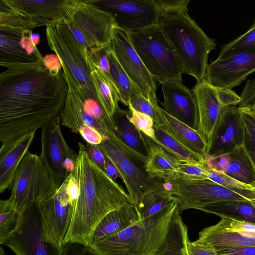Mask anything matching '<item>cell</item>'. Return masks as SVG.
I'll list each match as a JSON object with an SVG mask.
<instances>
[{
	"label": "cell",
	"mask_w": 255,
	"mask_h": 255,
	"mask_svg": "<svg viewBox=\"0 0 255 255\" xmlns=\"http://www.w3.org/2000/svg\"><path fill=\"white\" fill-rule=\"evenodd\" d=\"M176 209L167 235L154 255H189L188 228Z\"/></svg>",
	"instance_id": "obj_30"
},
{
	"label": "cell",
	"mask_w": 255,
	"mask_h": 255,
	"mask_svg": "<svg viewBox=\"0 0 255 255\" xmlns=\"http://www.w3.org/2000/svg\"><path fill=\"white\" fill-rule=\"evenodd\" d=\"M64 22L78 43L87 49L108 46L116 25L113 15L93 0H77Z\"/></svg>",
	"instance_id": "obj_8"
},
{
	"label": "cell",
	"mask_w": 255,
	"mask_h": 255,
	"mask_svg": "<svg viewBox=\"0 0 255 255\" xmlns=\"http://www.w3.org/2000/svg\"><path fill=\"white\" fill-rule=\"evenodd\" d=\"M193 92L198 105L199 117L198 129L208 141L213 133L224 107L218 100L217 89L209 84L205 80L197 82Z\"/></svg>",
	"instance_id": "obj_23"
},
{
	"label": "cell",
	"mask_w": 255,
	"mask_h": 255,
	"mask_svg": "<svg viewBox=\"0 0 255 255\" xmlns=\"http://www.w3.org/2000/svg\"><path fill=\"white\" fill-rule=\"evenodd\" d=\"M106 156V155H105ZM105 171L113 180L117 181L118 177L120 175L111 161L106 156Z\"/></svg>",
	"instance_id": "obj_51"
},
{
	"label": "cell",
	"mask_w": 255,
	"mask_h": 255,
	"mask_svg": "<svg viewBox=\"0 0 255 255\" xmlns=\"http://www.w3.org/2000/svg\"><path fill=\"white\" fill-rule=\"evenodd\" d=\"M44 228L49 240L63 251L75 205L70 201L66 181L53 195L38 202Z\"/></svg>",
	"instance_id": "obj_15"
},
{
	"label": "cell",
	"mask_w": 255,
	"mask_h": 255,
	"mask_svg": "<svg viewBox=\"0 0 255 255\" xmlns=\"http://www.w3.org/2000/svg\"><path fill=\"white\" fill-rule=\"evenodd\" d=\"M208 178L209 179L227 187L242 190H255V186L241 183L222 172L209 168Z\"/></svg>",
	"instance_id": "obj_42"
},
{
	"label": "cell",
	"mask_w": 255,
	"mask_h": 255,
	"mask_svg": "<svg viewBox=\"0 0 255 255\" xmlns=\"http://www.w3.org/2000/svg\"><path fill=\"white\" fill-rule=\"evenodd\" d=\"M217 93L218 100L223 107L237 106L241 102L240 96L231 89H217Z\"/></svg>",
	"instance_id": "obj_45"
},
{
	"label": "cell",
	"mask_w": 255,
	"mask_h": 255,
	"mask_svg": "<svg viewBox=\"0 0 255 255\" xmlns=\"http://www.w3.org/2000/svg\"><path fill=\"white\" fill-rule=\"evenodd\" d=\"M255 50V19L252 26L245 33L222 46L218 58L239 52Z\"/></svg>",
	"instance_id": "obj_37"
},
{
	"label": "cell",
	"mask_w": 255,
	"mask_h": 255,
	"mask_svg": "<svg viewBox=\"0 0 255 255\" xmlns=\"http://www.w3.org/2000/svg\"><path fill=\"white\" fill-rule=\"evenodd\" d=\"M33 30L0 26V65L42 61L37 48L40 35Z\"/></svg>",
	"instance_id": "obj_17"
},
{
	"label": "cell",
	"mask_w": 255,
	"mask_h": 255,
	"mask_svg": "<svg viewBox=\"0 0 255 255\" xmlns=\"http://www.w3.org/2000/svg\"><path fill=\"white\" fill-rule=\"evenodd\" d=\"M99 146L113 163L125 183L131 203L137 204L148 192L165 188L163 180L152 177L145 169L147 157L131 149L108 128Z\"/></svg>",
	"instance_id": "obj_5"
},
{
	"label": "cell",
	"mask_w": 255,
	"mask_h": 255,
	"mask_svg": "<svg viewBox=\"0 0 255 255\" xmlns=\"http://www.w3.org/2000/svg\"><path fill=\"white\" fill-rule=\"evenodd\" d=\"M238 109L244 132L243 145L255 168V113L249 107Z\"/></svg>",
	"instance_id": "obj_36"
},
{
	"label": "cell",
	"mask_w": 255,
	"mask_h": 255,
	"mask_svg": "<svg viewBox=\"0 0 255 255\" xmlns=\"http://www.w3.org/2000/svg\"><path fill=\"white\" fill-rule=\"evenodd\" d=\"M175 168L177 175L193 179H209L208 168L205 160H183L177 159Z\"/></svg>",
	"instance_id": "obj_39"
},
{
	"label": "cell",
	"mask_w": 255,
	"mask_h": 255,
	"mask_svg": "<svg viewBox=\"0 0 255 255\" xmlns=\"http://www.w3.org/2000/svg\"><path fill=\"white\" fill-rule=\"evenodd\" d=\"M241 100L238 108L250 107L255 101V78L247 81L240 95Z\"/></svg>",
	"instance_id": "obj_44"
},
{
	"label": "cell",
	"mask_w": 255,
	"mask_h": 255,
	"mask_svg": "<svg viewBox=\"0 0 255 255\" xmlns=\"http://www.w3.org/2000/svg\"><path fill=\"white\" fill-rule=\"evenodd\" d=\"M137 111L152 118L154 123L158 124L160 120L159 106H153L149 101L141 94L133 99L129 104Z\"/></svg>",
	"instance_id": "obj_41"
},
{
	"label": "cell",
	"mask_w": 255,
	"mask_h": 255,
	"mask_svg": "<svg viewBox=\"0 0 255 255\" xmlns=\"http://www.w3.org/2000/svg\"><path fill=\"white\" fill-rule=\"evenodd\" d=\"M156 143L179 160L204 161L190 149L164 131L158 124L154 123Z\"/></svg>",
	"instance_id": "obj_34"
},
{
	"label": "cell",
	"mask_w": 255,
	"mask_h": 255,
	"mask_svg": "<svg viewBox=\"0 0 255 255\" xmlns=\"http://www.w3.org/2000/svg\"><path fill=\"white\" fill-rule=\"evenodd\" d=\"M198 241L216 251L236 247H255V224L223 217L199 233Z\"/></svg>",
	"instance_id": "obj_18"
},
{
	"label": "cell",
	"mask_w": 255,
	"mask_h": 255,
	"mask_svg": "<svg viewBox=\"0 0 255 255\" xmlns=\"http://www.w3.org/2000/svg\"><path fill=\"white\" fill-rule=\"evenodd\" d=\"M45 34L50 49L65 64L83 93L99 103L85 57L84 48L76 40L65 22L62 21L46 26Z\"/></svg>",
	"instance_id": "obj_10"
},
{
	"label": "cell",
	"mask_w": 255,
	"mask_h": 255,
	"mask_svg": "<svg viewBox=\"0 0 255 255\" xmlns=\"http://www.w3.org/2000/svg\"><path fill=\"white\" fill-rule=\"evenodd\" d=\"M178 207L173 201L161 211L91 245L88 251L95 255H154L167 235Z\"/></svg>",
	"instance_id": "obj_4"
},
{
	"label": "cell",
	"mask_w": 255,
	"mask_h": 255,
	"mask_svg": "<svg viewBox=\"0 0 255 255\" xmlns=\"http://www.w3.org/2000/svg\"><path fill=\"white\" fill-rule=\"evenodd\" d=\"M243 139L242 122L238 107H224L213 133L207 141L206 156L229 153L242 145Z\"/></svg>",
	"instance_id": "obj_19"
},
{
	"label": "cell",
	"mask_w": 255,
	"mask_h": 255,
	"mask_svg": "<svg viewBox=\"0 0 255 255\" xmlns=\"http://www.w3.org/2000/svg\"><path fill=\"white\" fill-rule=\"evenodd\" d=\"M159 111L160 120L157 124L201 159L205 160L207 140L203 133L199 129H195L170 116L160 107Z\"/></svg>",
	"instance_id": "obj_25"
},
{
	"label": "cell",
	"mask_w": 255,
	"mask_h": 255,
	"mask_svg": "<svg viewBox=\"0 0 255 255\" xmlns=\"http://www.w3.org/2000/svg\"><path fill=\"white\" fill-rule=\"evenodd\" d=\"M84 54L99 103L114 123L113 117L120 102L119 92L113 80L94 63L86 48H84Z\"/></svg>",
	"instance_id": "obj_26"
},
{
	"label": "cell",
	"mask_w": 255,
	"mask_h": 255,
	"mask_svg": "<svg viewBox=\"0 0 255 255\" xmlns=\"http://www.w3.org/2000/svg\"><path fill=\"white\" fill-rule=\"evenodd\" d=\"M28 19L34 28L66 21L77 0H4Z\"/></svg>",
	"instance_id": "obj_20"
},
{
	"label": "cell",
	"mask_w": 255,
	"mask_h": 255,
	"mask_svg": "<svg viewBox=\"0 0 255 255\" xmlns=\"http://www.w3.org/2000/svg\"><path fill=\"white\" fill-rule=\"evenodd\" d=\"M31 131L0 148V193L11 189L16 170L35 135Z\"/></svg>",
	"instance_id": "obj_24"
},
{
	"label": "cell",
	"mask_w": 255,
	"mask_h": 255,
	"mask_svg": "<svg viewBox=\"0 0 255 255\" xmlns=\"http://www.w3.org/2000/svg\"><path fill=\"white\" fill-rule=\"evenodd\" d=\"M157 24L172 46L183 73L194 77L197 82L204 81L209 54L216 48L215 39L204 32L187 10L166 12L160 10Z\"/></svg>",
	"instance_id": "obj_3"
},
{
	"label": "cell",
	"mask_w": 255,
	"mask_h": 255,
	"mask_svg": "<svg viewBox=\"0 0 255 255\" xmlns=\"http://www.w3.org/2000/svg\"><path fill=\"white\" fill-rule=\"evenodd\" d=\"M109 47L141 95L153 106L158 105L155 80L148 71L133 47L128 31L116 25Z\"/></svg>",
	"instance_id": "obj_13"
},
{
	"label": "cell",
	"mask_w": 255,
	"mask_h": 255,
	"mask_svg": "<svg viewBox=\"0 0 255 255\" xmlns=\"http://www.w3.org/2000/svg\"><path fill=\"white\" fill-rule=\"evenodd\" d=\"M128 33L133 47L155 81L161 84L182 82V64L158 24Z\"/></svg>",
	"instance_id": "obj_6"
},
{
	"label": "cell",
	"mask_w": 255,
	"mask_h": 255,
	"mask_svg": "<svg viewBox=\"0 0 255 255\" xmlns=\"http://www.w3.org/2000/svg\"><path fill=\"white\" fill-rule=\"evenodd\" d=\"M95 255L92 253H91L90 252H89L88 251H87V252L86 253V255Z\"/></svg>",
	"instance_id": "obj_54"
},
{
	"label": "cell",
	"mask_w": 255,
	"mask_h": 255,
	"mask_svg": "<svg viewBox=\"0 0 255 255\" xmlns=\"http://www.w3.org/2000/svg\"><path fill=\"white\" fill-rule=\"evenodd\" d=\"M20 212L17 210L8 199L0 201V244L5 240L16 229L20 218Z\"/></svg>",
	"instance_id": "obj_35"
},
{
	"label": "cell",
	"mask_w": 255,
	"mask_h": 255,
	"mask_svg": "<svg viewBox=\"0 0 255 255\" xmlns=\"http://www.w3.org/2000/svg\"><path fill=\"white\" fill-rule=\"evenodd\" d=\"M202 211L215 214L220 217L255 224V202L229 200L218 202L204 208Z\"/></svg>",
	"instance_id": "obj_31"
},
{
	"label": "cell",
	"mask_w": 255,
	"mask_h": 255,
	"mask_svg": "<svg viewBox=\"0 0 255 255\" xmlns=\"http://www.w3.org/2000/svg\"><path fill=\"white\" fill-rule=\"evenodd\" d=\"M11 189L8 199L20 212L29 204L39 202L57 190L40 156L29 152L19 165Z\"/></svg>",
	"instance_id": "obj_9"
},
{
	"label": "cell",
	"mask_w": 255,
	"mask_h": 255,
	"mask_svg": "<svg viewBox=\"0 0 255 255\" xmlns=\"http://www.w3.org/2000/svg\"><path fill=\"white\" fill-rule=\"evenodd\" d=\"M0 26L31 30L34 28L28 19L10 7L4 0H0Z\"/></svg>",
	"instance_id": "obj_38"
},
{
	"label": "cell",
	"mask_w": 255,
	"mask_h": 255,
	"mask_svg": "<svg viewBox=\"0 0 255 255\" xmlns=\"http://www.w3.org/2000/svg\"><path fill=\"white\" fill-rule=\"evenodd\" d=\"M164 101L163 110L168 115L191 128L198 129L199 117L198 105L193 92L182 82L161 84Z\"/></svg>",
	"instance_id": "obj_21"
},
{
	"label": "cell",
	"mask_w": 255,
	"mask_h": 255,
	"mask_svg": "<svg viewBox=\"0 0 255 255\" xmlns=\"http://www.w3.org/2000/svg\"><path fill=\"white\" fill-rule=\"evenodd\" d=\"M205 162L209 169L222 172L241 183L255 186V168L243 144L225 154L207 155Z\"/></svg>",
	"instance_id": "obj_22"
},
{
	"label": "cell",
	"mask_w": 255,
	"mask_h": 255,
	"mask_svg": "<svg viewBox=\"0 0 255 255\" xmlns=\"http://www.w3.org/2000/svg\"><path fill=\"white\" fill-rule=\"evenodd\" d=\"M130 113L119 107L113 117L114 132L125 144L137 152L147 156V147L144 135L129 119Z\"/></svg>",
	"instance_id": "obj_29"
},
{
	"label": "cell",
	"mask_w": 255,
	"mask_h": 255,
	"mask_svg": "<svg viewBox=\"0 0 255 255\" xmlns=\"http://www.w3.org/2000/svg\"><path fill=\"white\" fill-rule=\"evenodd\" d=\"M159 9L170 12L181 10L188 11L190 0H155Z\"/></svg>",
	"instance_id": "obj_43"
},
{
	"label": "cell",
	"mask_w": 255,
	"mask_h": 255,
	"mask_svg": "<svg viewBox=\"0 0 255 255\" xmlns=\"http://www.w3.org/2000/svg\"><path fill=\"white\" fill-rule=\"evenodd\" d=\"M218 255H255V247H236L216 251Z\"/></svg>",
	"instance_id": "obj_49"
},
{
	"label": "cell",
	"mask_w": 255,
	"mask_h": 255,
	"mask_svg": "<svg viewBox=\"0 0 255 255\" xmlns=\"http://www.w3.org/2000/svg\"><path fill=\"white\" fill-rule=\"evenodd\" d=\"M255 72V50L217 58L209 64L205 80L217 89H233Z\"/></svg>",
	"instance_id": "obj_16"
},
{
	"label": "cell",
	"mask_w": 255,
	"mask_h": 255,
	"mask_svg": "<svg viewBox=\"0 0 255 255\" xmlns=\"http://www.w3.org/2000/svg\"><path fill=\"white\" fill-rule=\"evenodd\" d=\"M79 149L72 172L78 185V195L72 222L65 240L89 248L94 231L109 213L132 204L123 187L110 177L90 158L85 144Z\"/></svg>",
	"instance_id": "obj_2"
},
{
	"label": "cell",
	"mask_w": 255,
	"mask_h": 255,
	"mask_svg": "<svg viewBox=\"0 0 255 255\" xmlns=\"http://www.w3.org/2000/svg\"><path fill=\"white\" fill-rule=\"evenodd\" d=\"M0 255H6V253L2 247H0Z\"/></svg>",
	"instance_id": "obj_53"
},
{
	"label": "cell",
	"mask_w": 255,
	"mask_h": 255,
	"mask_svg": "<svg viewBox=\"0 0 255 255\" xmlns=\"http://www.w3.org/2000/svg\"><path fill=\"white\" fill-rule=\"evenodd\" d=\"M3 245L15 255H62L46 233L38 202H34L20 211L17 226Z\"/></svg>",
	"instance_id": "obj_11"
},
{
	"label": "cell",
	"mask_w": 255,
	"mask_h": 255,
	"mask_svg": "<svg viewBox=\"0 0 255 255\" xmlns=\"http://www.w3.org/2000/svg\"><path fill=\"white\" fill-rule=\"evenodd\" d=\"M61 125L59 116L41 128L39 155L57 189L74 171L78 156L67 143Z\"/></svg>",
	"instance_id": "obj_12"
},
{
	"label": "cell",
	"mask_w": 255,
	"mask_h": 255,
	"mask_svg": "<svg viewBox=\"0 0 255 255\" xmlns=\"http://www.w3.org/2000/svg\"><path fill=\"white\" fill-rule=\"evenodd\" d=\"M85 147L92 160L105 171L106 156L101 150L99 145L87 143L85 144Z\"/></svg>",
	"instance_id": "obj_48"
},
{
	"label": "cell",
	"mask_w": 255,
	"mask_h": 255,
	"mask_svg": "<svg viewBox=\"0 0 255 255\" xmlns=\"http://www.w3.org/2000/svg\"><path fill=\"white\" fill-rule=\"evenodd\" d=\"M78 133L88 144L99 145L103 141V136L101 132L91 127L84 126L81 128Z\"/></svg>",
	"instance_id": "obj_46"
},
{
	"label": "cell",
	"mask_w": 255,
	"mask_h": 255,
	"mask_svg": "<svg viewBox=\"0 0 255 255\" xmlns=\"http://www.w3.org/2000/svg\"><path fill=\"white\" fill-rule=\"evenodd\" d=\"M188 252L189 255H218L213 248L197 240L189 241Z\"/></svg>",
	"instance_id": "obj_47"
},
{
	"label": "cell",
	"mask_w": 255,
	"mask_h": 255,
	"mask_svg": "<svg viewBox=\"0 0 255 255\" xmlns=\"http://www.w3.org/2000/svg\"><path fill=\"white\" fill-rule=\"evenodd\" d=\"M144 137L147 147L145 169L149 175L165 180L176 175L177 158L145 135Z\"/></svg>",
	"instance_id": "obj_28"
},
{
	"label": "cell",
	"mask_w": 255,
	"mask_h": 255,
	"mask_svg": "<svg viewBox=\"0 0 255 255\" xmlns=\"http://www.w3.org/2000/svg\"><path fill=\"white\" fill-rule=\"evenodd\" d=\"M173 201L172 196L165 187L147 192L135 207L139 219H142L161 211Z\"/></svg>",
	"instance_id": "obj_33"
},
{
	"label": "cell",
	"mask_w": 255,
	"mask_h": 255,
	"mask_svg": "<svg viewBox=\"0 0 255 255\" xmlns=\"http://www.w3.org/2000/svg\"><path fill=\"white\" fill-rule=\"evenodd\" d=\"M250 109V110L253 112H254V113H255V101H254V102L253 103V104L250 106V107H249Z\"/></svg>",
	"instance_id": "obj_52"
},
{
	"label": "cell",
	"mask_w": 255,
	"mask_h": 255,
	"mask_svg": "<svg viewBox=\"0 0 255 255\" xmlns=\"http://www.w3.org/2000/svg\"><path fill=\"white\" fill-rule=\"evenodd\" d=\"M128 107L130 113L129 119L130 122L141 133L156 143L157 139L152 118L146 114L137 111L130 104Z\"/></svg>",
	"instance_id": "obj_40"
},
{
	"label": "cell",
	"mask_w": 255,
	"mask_h": 255,
	"mask_svg": "<svg viewBox=\"0 0 255 255\" xmlns=\"http://www.w3.org/2000/svg\"><path fill=\"white\" fill-rule=\"evenodd\" d=\"M163 181L180 211L190 209L202 211L210 205L223 201L255 202V190L231 188L209 179H193L176 175Z\"/></svg>",
	"instance_id": "obj_7"
},
{
	"label": "cell",
	"mask_w": 255,
	"mask_h": 255,
	"mask_svg": "<svg viewBox=\"0 0 255 255\" xmlns=\"http://www.w3.org/2000/svg\"><path fill=\"white\" fill-rule=\"evenodd\" d=\"M94 3L110 12L116 26L127 31L158 24L160 9L155 0H93Z\"/></svg>",
	"instance_id": "obj_14"
},
{
	"label": "cell",
	"mask_w": 255,
	"mask_h": 255,
	"mask_svg": "<svg viewBox=\"0 0 255 255\" xmlns=\"http://www.w3.org/2000/svg\"><path fill=\"white\" fill-rule=\"evenodd\" d=\"M139 220L135 207L132 204L125 205L109 213L96 226L91 245L119 233Z\"/></svg>",
	"instance_id": "obj_27"
},
{
	"label": "cell",
	"mask_w": 255,
	"mask_h": 255,
	"mask_svg": "<svg viewBox=\"0 0 255 255\" xmlns=\"http://www.w3.org/2000/svg\"><path fill=\"white\" fill-rule=\"evenodd\" d=\"M88 248L78 243H68L64 247L62 255H85Z\"/></svg>",
	"instance_id": "obj_50"
},
{
	"label": "cell",
	"mask_w": 255,
	"mask_h": 255,
	"mask_svg": "<svg viewBox=\"0 0 255 255\" xmlns=\"http://www.w3.org/2000/svg\"><path fill=\"white\" fill-rule=\"evenodd\" d=\"M0 74V141L4 147L60 116L67 85L61 64L5 66Z\"/></svg>",
	"instance_id": "obj_1"
},
{
	"label": "cell",
	"mask_w": 255,
	"mask_h": 255,
	"mask_svg": "<svg viewBox=\"0 0 255 255\" xmlns=\"http://www.w3.org/2000/svg\"><path fill=\"white\" fill-rule=\"evenodd\" d=\"M108 58L111 76L120 95V102L128 106L133 99L141 94L122 68L110 47Z\"/></svg>",
	"instance_id": "obj_32"
}]
</instances>
